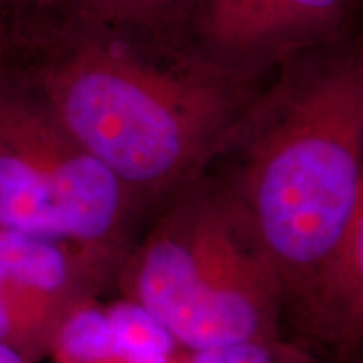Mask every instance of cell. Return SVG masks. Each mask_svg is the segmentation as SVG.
<instances>
[{"mask_svg":"<svg viewBox=\"0 0 363 363\" xmlns=\"http://www.w3.org/2000/svg\"><path fill=\"white\" fill-rule=\"evenodd\" d=\"M0 78L34 98L136 202L197 179L259 84L199 49L123 33L51 0L0 24Z\"/></svg>","mask_w":363,"mask_h":363,"instance_id":"1","label":"cell"},{"mask_svg":"<svg viewBox=\"0 0 363 363\" xmlns=\"http://www.w3.org/2000/svg\"><path fill=\"white\" fill-rule=\"evenodd\" d=\"M219 153L233 165L224 184H212L276 274L310 276L362 249L360 43L348 35L279 65L227 130Z\"/></svg>","mask_w":363,"mask_h":363,"instance_id":"2","label":"cell"},{"mask_svg":"<svg viewBox=\"0 0 363 363\" xmlns=\"http://www.w3.org/2000/svg\"><path fill=\"white\" fill-rule=\"evenodd\" d=\"M172 201L140 251L135 303L195 352L262 342L278 283L269 259L207 177Z\"/></svg>","mask_w":363,"mask_h":363,"instance_id":"3","label":"cell"},{"mask_svg":"<svg viewBox=\"0 0 363 363\" xmlns=\"http://www.w3.org/2000/svg\"><path fill=\"white\" fill-rule=\"evenodd\" d=\"M140 203L24 91L0 78V229L89 254Z\"/></svg>","mask_w":363,"mask_h":363,"instance_id":"4","label":"cell"},{"mask_svg":"<svg viewBox=\"0 0 363 363\" xmlns=\"http://www.w3.org/2000/svg\"><path fill=\"white\" fill-rule=\"evenodd\" d=\"M357 0H203L197 44L212 65L259 84L284 61L352 35Z\"/></svg>","mask_w":363,"mask_h":363,"instance_id":"5","label":"cell"},{"mask_svg":"<svg viewBox=\"0 0 363 363\" xmlns=\"http://www.w3.org/2000/svg\"><path fill=\"white\" fill-rule=\"evenodd\" d=\"M79 252L57 240L0 229V343L33 363L51 350L79 305Z\"/></svg>","mask_w":363,"mask_h":363,"instance_id":"6","label":"cell"},{"mask_svg":"<svg viewBox=\"0 0 363 363\" xmlns=\"http://www.w3.org/2000/svg\"><path fill=\"white\" fill-rule=\"evenodd\" d=\"M51 2L152 43L180 49H199L197 33L203 0H51Z\"/></svg>","mask_w":363,"mask_h":363,"instance_id":"7","label":"cell"},{"mask_svg":"<svg viewBox=\"0 0 363 363\" xmlns=\"http://www.w3.org/2000/svg\"><path fill=\"white\" fill-rule=\"evenodd\" d=\"M115 360L125 363H170L175 340L152 313L135 301L118 303L106 313Z\"/></svg>","mask_w":363,"mask_h":363,"instance_id":"8","label":"cell"},{"mask_svg":"<svg viewBox=\"0 0 363 363\" xmlns=\"http://www.w3.org/2000/svg\"><path fill=\"white\" fill-rule=\"evenodd\" d=\"M51 350L59 363H101L115 360V342L106 313L78 305L65 318Z\"/></svg>","mask_w":363,"mask_h":363,"instance_id":"9","label":"cell"},{"mask_svg":"<svg viewBox=\"0 0 363 363\" xmlns=\"http://www.w3.org/2000/svg\"><path fill=\"white\" fill-rule=\"evenodd\" d=\"M192 363H272L262 342H239L195 352Z\"/></svg>","mask_w":363,"mask_h":363,"instance_id":"10","label":"cell"},{"mask_svg":"<svg viewBox=\"0 0 363 363\" xmlns=\"http://www.w3.org/2000/svg\"><path fill=\"white\" fill-rule=\"evenodd\" d=\"M29 2L30 0H0V24Z\"/></svg>","mask_w":363,"mask_h":363,"instance_id":"11","label":"cell"},{"mask_svg":"<svg viewBox=\"0 0 363 363\" xmlns=\"http://www.w3.org/2000/svg\"><path fill=\"white\" fill-rule=\"evenodd\" d=\"M0 363H27L26 358L19 355L16 350H12L7 345L0 343Z\"/></svg>","mask_w":363,"mask_h":363,"instance_id":"12","label":"cell"}]
</instances>
